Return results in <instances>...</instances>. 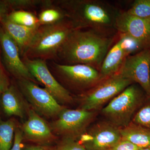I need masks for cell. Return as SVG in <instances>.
Returning a JSON list of instances; mask_svg holds the SVG:
<instances>
[{"instance_id": "6da1fadb", "label": "cell", "mask_w": 150, "mask_h": 150, "mask_svg": "<svg viewBox=\"0 0 150 150\" xmlns=\"http://www.w3.org/2000/svg\"><path fill=\"white\" fill-rule=\"evenodd\" d=\"M114 36L95 30L74 29L59 50L56 59L64 65L85 64L99 71Z\"/></svg>"}, {"instance_id": "7a4b0ae2", "label": "cell", "mask_w": 150, "mask_h": 150, "mask_svg": "<svg viewBox=\"0 0 150 150\" xmlns=\"http://www.w3.org/2000/svg\"><path fill=\"white\" fill-rule=\"evenodd\" d=\"M54 2L64 12L74 29L89 28L110 35L115 30V18L119 11L106 2L63 0Z\"/></svg>"}, {"instance_id": "3957f363", "label": "cell", "mask_w": 150, "mask_h": 150, "mask_svg": "<svg viewBox=\"0 0 150 150\" xmlns=\"http://www.w3.org/2000/svg\"><path fill=\"white\" fill-rule=\"evenodd\" d=\"M74 29L67 18L52 24L40 25L23 58L46 62L56 59L59 50Z\"/></svg>"}, {"instance_id": "277c9868", "label": "cell", "mask_w": 150, "mask_h": 150, "mask_svg": "<svg viewBox=\"0 0 150 150\" xmlns=\"http://www.w3.org/2000/svg\"><path fill=\"white\" fill-rule=\"evenodd\" d=\"M144 93L137 85H130L111 100L102 110L108 121L123 128L132 121L133 117L145 102Z\"/></svg>"}, {"instance_id": "5b68a950", "label": "cell", "mask_w": 150, "mask_h": 150, "mask_svg": "<svg viewBox=\"0 0 150 150\" xmlns=\"http://www.w3.org/2000/svg\"><path fill=\"white\" fill-rule=\"evenodd\" d=\"M132 84L118 73L103 79L81 96V109L98 110Z\"/></svg>"}, {"instance_id": "8992f818", "label": "cell", "mask_w": 150, "mask_h": 150, "mask_svg": "<svg viewBox=\"0 0 150 150\" xmlns=\"http://www.w3.org/2000/svg\"><path fill=\"white\" fill-rule=\"evenodd\" d=\"M96 114L95 111L65 108L50 127L52 131L64 138L79 139L88 129Z\"/></svg>"}, {"instance_id": "52a82bcc", "label": "cell", "mask_w": 150, "mask_h": 150, "mask_svg": "<svg viewBox=\"0 0 150 150\" xmlns=\"http://www.w3.org/2000/svg\"><path fill=\"white\" fill-rule=\"evenodd\" d=\"M19 89L35 111L48 117H58L65 108L44 88L29 80H18Z\"/></svg>"}, {"instance_id": "ba28073f", "label": "cell", "mask_w": 150, "mask_h": 150, "mask_svg": "<svg viewBox=\"0 0 150 150\" xmlns=\"http://www.w3.org/2000/svg\"><path fill=\"white\" fill-rule=\"evenodd\" d=\"M79 139L86 150H111L122 137L120 128L107 121L94 124Z\"/></svg>"}, {"instance_id": "9c48e42d", "label": "cell", "mask_w": 150, "mask_h": 150, "mask_svg": "<svg viewBox=\"0 0 150 150\" xmlns=\"http://www.w3.org/2000/svg\"><path fill=\"white\" fill-rule=\"evenodd\" d=\"M50 66L62 79L77 89L87 91L102 80L99 71L88 65H64L53 62Z\"/></svg>"}, {"instance_id": "30bf717a", "label": "cell", "mask_w": 150, "mask_h": 150, "mask_svg": "<svg viewBox=\"0 0 150 150\" xmlns=\"http://www.w3.org/2000/svg\"><path fill=\"white\" fill-rule=\"evenodd\" d=\"M23 61L33 76L43 85L59 103H70L74 98L69 92L58 81L50 71L47 62L39 59L24 58Z\"/></svg>"}, {"instance_id": "8fae6325", "label": "cell", "mask_w": 150, "mask_h": 150, "mask_svg": "<svg viewBox=\"0 0 150 150\" xmlns=\"http://www.w3.org/2000/svg\"><path fill=\"white\" fill-rule=\"evenodd\" d=\"M118 73L133 83L139 84L150 98V48L127 56Z\"/></svg>"}, {"instance_id": "7c38bea8", "label": "cell", "mask_w": 150, "mask_h": 150, "mask_svg": "<svg viewBox=\"0 0 150 150\" xmlns=\"http://www.w3.org/2000/svg\"><path fill=\"white\" fill-rule=\"evenodd\" d=\"M0 49L5 68L17 80L37 81L33 76L21 58L16 43L0 25Z\"/></svg>"}, {"instance_id": "4fadbf2b", "label": "cell", "mask_w": 150, "mask_h": 150, "mask_svg": "<svg viewBox=\"0 0 150 150\" xmlns=\"http://www.w3.org/2000/svg\"><path fill=\"white\" fill-rule=\"evenodd\" d=\"M115 28L119 35L133 38L143 47L150 44V18L138 17L120 11L115 18Z\"/></svg>"}, {"instance_id": "5bb4252c", "label": "cell", "mask_w": 150, "mask_h": 150, "mask_svg": "<svg viewBox=\"0 0 150 150\" xmlns=\"http://www.w3.org/2000/svg\"><path fill=\"white\" fill-rule=\"evenodd\" d=\"M28 115L27 120L21 129L26 139L41 144L49 143L54 139L55 137L51 127L35 110L29 109Z\"/></svg>"}, {"instance_id": "9a60e30c", "label": "cell", "mask_w": 150, "mask_h": 150, "mask_svg": "<svg viewBox=\"0 0 150 150\" xmlns=\"http://www.w3.org/2000/svg\"><path fill=\"white\" fill-rule=\"evenodd\" d=\"M0 25L16 43L21 56L23 58L38 29L40 26L29 27L17 24L11 21L7 15L2 20Z\"/></svg>"}, {"instance_id": "2e32d148", "label": "cell", "mask_w": 150, "mask_h": 150, "mask_svg": "<svg viewBox=\"0 0 150 150\" xmlns=\"http://www.w3.org/2000/svg\"><path fill=\"white\" fill-rule=\"evenodd\" d=\"M22 95L19 89L13 84L2 94L0 97L1 104L6 115L24 117L27 108Z\"/></svg>"}, {"instance_id": "e0dca14e", "label": "cell", "mask_w": 150, "mask_h": 150, "mask_svg": "<svg viewBox=\"0 0 150 150\" xmlns=\"http://www.w3.org/2000/svg\"><path fill=\"white\" fill-rule=\"evenodd\" d=\"M127 56L118 39L108 52L100 67L99 72L102 79L118 74Z\"/></svg>"}, {"instance_id": "ac0fdd59", "label": "cell", "mask_w": 150, "mask_h": 150, "mask_svg": "<svg viewBox=\"0 0 150 150\" xmlns=\"http://www.w3.org/2000/svg\"><path fill=\"white\" fill-rule=\"evenodd\" d=\"M122 139L139 148L150 147V130L132 122L120 129Z\"/></svg>"}, {"instance_id": "d6986e66", "label": "cell", "mask_w": 150, "mask_h": 150, "mask_svg": "<svg viewBox=\"0 0 150 150\" xmlns=\"http://www.w3.org/2000/svg\"><path fill=\"white\" fill-rule=\"evenodd\" d=\"M16 129V123L13 119L0 120V150H11Z\"/></svg>"}, {"instance_id": "ffe728a7", "label": "cell", "mask_w": 150, "mask_h": 150, "mask_svg": "<svg viewBox=\"0 0 150 150\" xmlns=\"http://www.w3.org/2000/svg\"><path fill=\"white\" fill-rule=\"evenodd\" d=\"M8 18L13 22L29 27L40 26L38 18L33 13L23 10L11 11L7 15Z\"/></svg>"}, {"instance_id": "44dd1931", "label": "cell", "mask_w": 150, "mask_h": 150, "mask_svg": "<svg viewBox=\"0 0 150 150\" xmlns=\"http://www.w3.org/2000/svg\"><path fill=\"white\" fill-rule=\"evenodd\" d=\"M52 3L45 6L46 9L39 14L38 18L40 25L52 24L67 18L64 12L59 7L51 6Z\"/></svg>"}, {"instance_id": "7402d4cb", "label": "cell", "mask_w": 150, "mask_h": 150, "mask_svg": "<svg viewBox=\"0 0 150 150\" xmlns=\"http://www.w3.org/2000/svg\"><path fill=\"white\" fill-rule=\"evenodd\" d=\"M132 122L150 130V98L147 97L146 103L135 113Z\"/></svg>"}, {"instance_id": "603a6c76", "label": "cell", "mask_w": 150, "mask_h": 150, "mask_svg": "<svg viewBox=\"0 0 150 150\" xmlns=\"http://www.w3.org/2000/svg\"><path fill=\"white\" fill-rule=\"evenodd\" d=\"M127 13L140 18H150V0H136Z\"/></svg>"}, {"instance_id": "cb8c5ba5", "label": "cell", "mask_w": 150, "mask_h": 150, "mask_svg": "<svg viewBox=\"0 0 150 150\" xmlns=\"http://www.w3.org/2000/svg\"><path fill=\"white\" fill-rule=\"evenodd\" d=\"M7 1L11 11L32 7L44 2V1L34 0H7Z\"/></svg>"}, {"instance_id": "d4e9b609", "label": "cell", "mask_w": 150, "mask_h": 150, "mask_svg": "<svg viewBox=\"0 0 150 150\" xmlns=\"http://www.w3.org/2000/svg\"><path fill=\"white\" fill-rule=\"evenodd\" d=\"M55 150H86L83 145L76 140L71 138H64Z\"/></svg>"}, {"instance_id": "484cf974", "label": "cell", "mask_w": 150, "mask_h": 150, "mask_svg": "<svg viewBox=\"0 0 150 150\" xmlns=\"http://www.w3.org/2000/svg\"><path fill=\"white\" fill-rule=\"evenodd\" d=\"M6 70L2 61L0 49V97L11 84Z\"/></svg>"}, {"instance_id": "4316f807", "label": "cell", "mask_w": 150, "mask_h": 150, "mask_svg": "<svg viewBox=\"0 0 150 150\" xmlns=\"http://www.w3.org/2000/svg\"><path fill=\"white\" fill-rule=\"evenodd\" d=\"M140 148L128 140H121L111 150H138Z\"/></svg>"}, {"instance_id": "83f0119b", "label": "cell", "mask_w": 150, "mask_h": 150, "mask_svg": "<svg viewBox=\"0 0 150 150\" xmlns=\"http://www.w3.org/2000/svg\"><path fill=\"white\" fill-rule=\"evenodd\" d=\"M23 137L21 130L16 128L15 132L13 145L11 150H22Z\"/></svg>"}, {"instance_id": "f1b7e54d", "label": "cell", "mask_w": 150, "mask_h": 150, "mask_svg": "<svg viewBox=\"0 0 150 150\" xmlns=\"http://www.w3.org/2000/svg\"><path fill=\"white\" fill-rule=\"evenodd\" d=\"M7 0H0V24L3 18L11 11Z\"/></svg>"}, {"instance_id": "f546056e", "label": "cell", "mask_w": 150, "mask_h": 150, "mask_svg": "<svg viewBox=\"0 0 150 150\" xmlns=\"http://www.w3.org/2000/svg\"><path fill=\"white\" fill-rule=\"evenodd\" d=\"M24 150H52L50 148L43 146H30L24 149Z\"/></svg>"}, {"instance_id": "4dcf8cb0", "label": "cell", "mask_w": 150, "mask_h": 150, "mask_svg": "<svg viewBox=\"0 0 150 150\" xmlns=\"http://www.w3.org/2000/svg\"><path fill=\"white\" fill-rule=\"evenodd\" d=\"M138 150H150V147L140 148Z\"/></svg>"}]
</instances>
